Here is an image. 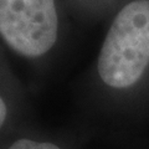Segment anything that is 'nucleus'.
<instances>
[{
    "label": "nucleus",
    "instance_id": "1",
    "mask_svg": "<svg viewBox=\"0 0 149 149\" xmlns=\"http://www.w3.org/2000/svg\"><path fill=\"white\" fill-rule=\"evenodd\" d=\"M149 66V0H133L120 9L106 34L97 58V74L106 87L132 88Z\"/></svg>",
    "mask_w": 149,
    "mask_h": 149
},
{
    "label": "nucleus",
    "instance_id": "2",
    "mask_svg": "<svg viewBox=\"0 0 149 149\" xmlns=\"http://www.w3.org/2000/svg\"><path fill=\"white\" fill-rule=\"evenodd\" d=\"M56 0H0V39L14 54L40 60L58 39Z\"/></svg>",
    "mask_w": 149,
    "mask_h": 149
},
{
    "label": "nucleus",
    "instance_id": "4",
    "mask_svg": "<svg viewBox=\"0 0 149 149\" xmlns=\"http://www.w3.org/2000/svg\"><path fill=\"white\" fill-rule=\"evenodd\" d=\"M0 149H68V147L56 136L24 127L0 143Z\"/></svg>",
    "mask_w": 149,
    "mask_h": 149
},
{
    "label": "nucleus",
    "instance_id": "3",
    "mask_svg": "<svg viewBox=\"0 0 149 149\" xmlns=\"http://www.w3.org/2000/svg\"><path fill=\"white\" fill-rule=\"evenodd\" d=\"M24 106L21 87L0 58V143L25 127Z\"/></svg>",
    "mask_w": 149,
    "mask_h": 149
}]
</instances>
